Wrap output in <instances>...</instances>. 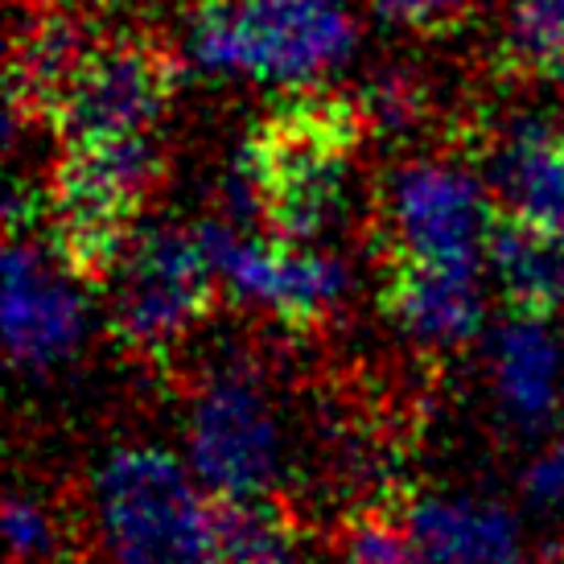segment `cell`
Instances as JSON below:
<instances>
[{
  "instance_id": "obj_19",
  "label": "cell",
  "mask_w": 564,
  "mask_h": 564,
  "mask_svg": "<svg viewBox=\"0 0 564 564\" xmlns=\"http://www.w3.org/2000/svg\"><path fill=\"white\" fill-rule=\"evenodd\" d=\"M4 540L13 552V564H42L58 549V523L30 495H9L4 502Z\"/></svg>"
},
{
  "instance_id": "obj_21",
  "label": "cell",
  "mask_w": 564,
  "mask_h": 564,
  "mask_svg": "<svg viewBox=\"0 0 564 564\" xmlns=\"http://www.w3.org/2000/svg\"><path fill=\"white\" fill-rule=\"evenodd\" d=\"M474 0H367V9L388 21L395 30L412 33H441L462 25V17L470 13Z\"/></svg>"
},
{
  "instance_id": "obj_17",
  "label": "cell",
  "mask_w": 564,
  "mask_h": 564,
  "mask_svg": "<svg viewBox=\"0 0 564 564\" xmlns=\"http://www.w3.org/2000/svg\"><path fill=\"white\" fill-rule=\"evenodd\" d=\"M502 58L523 75L564 66V0H511L502 21Z\"/></svg>"
},
{
  "instance_id": "obj_5",
  "label": "cell",
  "mask_w": 564,
  "mask_h": 564,
  "mask_svg": "<svg viewBox=\"0 0 564 564\" xmlns=\"http://www.w3.org/2000/svg\"><path fill=\"white\" fill-rule=\"evenodd\" d=\"M111 334L137 359H165L215 310L219 272L210 264L203 227L158 223L137 236L116 268Z\"/></svg>"
},
{
  "instance_id": "obj_4",
  "label": "cell",
  "mask_w": 564,
  "mask_h": 564,
  "mask_svg": "<svg viewBox=\"0 0 564 564\" xmlns=\"http://www.w3.org/2000/svg\"><path fill=\"white\" fill-rule=\"evenodd\" d=\"M161 173L165 161L153 137L63 144L50 173L46 248L83 284L111 281L141 236V210Z\"/></svg>"
},
{
  "instance_id": "obj_13",
  "label": "cell",
  "mask_w": 564,
  "mask_h": 564,
  "mask_svg": "<svg viewBox=\"0 0 564 564\" xmlns=\"http://www.w3.org/2000/svg\"><path fill=\"white\" fill-rule=\"evenodd\" d=\"M421 564H523L516 516L474 495H429L408 511Z\"/></svg>"
},
{
  "instance_id": "obj_1",
  "label": "cell",
  "mask_w": 564,
  "mask_h": 564,
  "mask_svg": "<svg viewBox=\"0 0 564 564\" xmlns=\"http://www.w3.org/2000/svg\"><path fill=\"white\" fill-rule=\"evenodd\" d=\"M367 128L359 99L322 91L284 99L239 144L227 177V223H264L268 236L314 243L343 210Z\"/></svg>"
},
{
  "instance_id": "obj_20",
  "label": "cell",
  "mask_w": 564,
  "mask_h": 564,
  "mask_svg": "<svg viewBox=\"0 0 564 564\" xmlns=\"http://www.w3.org/2000/svg\"><path fill=\"white\" fill-rule=\"evenodd\" d=\"M359 108L367 116V124L376 132H395V128H408L421 111V87L400 75V70H388L371 79V87L359 95Z\"/></svg>"
},
{
  "instance_id": "obj_7",
  "label": "cell",
  "mask_w": 564,
  "mask_h": 564,
  "mask_svg": "<svg viewBox=\"0 0 564 564\" xmlns=\"http://www.w3.org/2000/svg\"><path fill=\"white\" fill-rule=\"evenodd\" d=\"M186 466L215 499H268L284 466V433L272 395L251 371L223 367L194 392Z\"/></svg>"
},
{
  "instance_id": "obj_22",
  "label": "cell",
  "mask_w": 564,
  "mask_h": 564,
  "mask_svg": "<svg viewBox=\"0 0 564 564\" xmlns=\"http://www.w3.org/2000/svg\"><path fill=\"white\" fill-rule=\"evenodd\" d=\"M523 495L540 511H564V433L540 449L523 470Z\"/></svg>"
},
{
  "instance_id": "obj_15",
  "label": "cell",
  "mask_w": 564,
  "mask_h": 564,
  "mask_svg": "<svg viewBox=\"0 0 564 564\" xmlns=\"http://www.w3.org/2000/svg\"><path fill=\"white\" fill-rule=\"evenodd\" d=\"M561 346L544 322L516 317L495 343V392L499 408L519 429H540L561 408Z\"/></svg>"
},
{
  "instance_id": "obj_16",
  "label": "cell",
  "mask_w": 564,
  "mask_h": 564,
  "mask_svg": "<svg viewBox=\"0 0 564 564\" xmlns=\"http://www.w3.org/2000/svg\"><path fill=\"white\" fill-rule=\"evenodd\" d=\"M219 564H301L293 519L268 499H215Z\"/></svg>"
},
{
  "instance_id": "obj_11",
  "label": "cell",
  "mask_w": 564,
  "mask_h": 564,
  "mask_svg": "<svg viewBox=\"0 0 564 564\" xmlns=\"http://www.w3.org/2000/svg\"><path fill=\"white\" fill-rule=\"evenodd\" d=\"M383 310L412 343L433 350L466 346L486 317L478 264H433L395 256L383 281Z\"/></svg>"
},
{
  "instance_id": "obj_12",
  "label": "cell",
  "mask_w": 564,
  "mask_h": 564,
  "mask_svg": "<svg viewBox=\"0 0 564 564\" xmlns=\"http://www.w3.org/2000/svg\"><path fill=\"white\" fill-rule=\"evenodd\" d=\"M482 186L499 215L564 236V128L535 116L499 128Z\"/></svg>"
},
{
  "instance_id": "obj_23",
  "label": "cell",
  "mask_w": 564,
  "mask_h": 564,
  "mask_svg": "<svg viewBox=\"0 0 564 564\" xmlns=\"http://www.w3.org/2000/svg\"><path fill=\"white\" fill-rule=\"evenodd\" d=\"M83 4H95V9H120L128 0H83Z\"/></svg>"
},
{
  "instance_id": "obj_6",
  "label": "cell",
  "mask_w": 564,
  "mask_h": 564,
  "mask_svg": "<svg viewBox=\"0 0 564 564\" xmlns=\"http://www.w3.org/2000/svg\"><path fill=\"white\" fill-rule=\"evenodd\" d=\"M177 83L182 58H173L158 37L116 33L87 46L54 99L46 124L63 137V144L153 137Z\"/></svg>"
},
{
  "instance_id": "obj_18",
  "label": "cell",
  "mask_w": 564,
  "mask_h": 564,
  "mask_svg": "<svg viewBox=\"0 0 564 564\" xmlns=\"http://www.w3.org/2000/svg\"><path fill=\"white\" fill-rule=\"evenodd\" d=\"M338 564H421V556L408 532V519L383 507H367L343 528Z\"/></svg>"
},
{
  "instance_id": "obj_24",
  "label": "cell",
  "mask_w": 564,
  "mask_h": 564,
  "mask_svg": "<svg viewBox=\"0 0 564 564\" xmlns=\"http://www.w3.org/2000/svg\"><path fill=\"white\" fill-rule=\"evenodd\" d=\"M556 83H561V91H564V66H561V70H556Z\"/></svg>"
},
{
  "instance_id": "obj_9",
  "label": "cell",
  "mask_w": 564,
  "mask_h": 564,
  "mask_svg": "<svg viewBox=\"0 0 564 564\" xmlns=\"http://www.w3.org/2000/svg\"><path fill=\"white\" fill-rule=\"evenodd\" d=\"M388 219L395 256L482 268L486 239L499 210L474 173L445 161H412L392 177Z\"/></svg>"
},
{
  "instance_id": "obj_14",
  "label": "cell",
  "mask_w": 564,
  "mask_h": 564,
  "mask_svg": "<svg viewBox=\"0 0 564 564\" xmlns=\"http://www.w3.org/2000/svg\"><path fill=\"white\" fill-rule=\"evenodd\" d=\"M486 264L516 317L549 322L564 314V236L499 215L486 239Z\"/></svg>"
},
{
  "instance_id": "obj_3",
  "label": "cell",
  "mask_w": 564,
  "mask_h": 564,
  "mask_svg": "<svg viewBox=\"0 0 564 564\" xmlns=\"http://www.w3.org/2000/svg\"><path fill=\"white\" fill-rule=\"evenodd\" d=\"M91 499L104 564H219L215 495L170 449H111Z\"/></svg>"
},
{
  "instance_id": "obj_8",
  "label": "cell",
  "mask_w": 564,
  "mask_h": 564,
  "mask_svg": "<svg viewBox=\"0 0 564 564\" xmlns=\"http://www.w3.org/2000/svg\"><path fill=\"white\" fill-rule=\"evenodd\" d=\"M219 284L284 326H317L343 305L350 272L338 256L281 236H243L236 223H203Z\"/></svg>"
},
{
  "instance_id": "obj_10",
  "label": "cell",
  "mask_w": 564,
  "mask_h": 564,
  "mask_svg": "<svg viewBox=\"0 0 564 564\" xmlns=\"http://www.w3.org/2000/svg\"><path fill=\"white\" fill-rule=\"evenodd\" d=\"M79 276L50 248L9 236L4 251V346L21 371H50L83 343L87 301Z\"/></svg>"
},
{
  "instance_id": "obj_2",
  "label": "cell",
  "mask_w": 564,
  "mask_h": 564,
  "mask_svg": "<svg viewBox=\"0 0 564 564\" xmlns=\"http://www.w3.org/2000/svg\"><path fill=\"white\" fill-rule=\"evenodd\" d=\"M359 46L346 0H198L186 25V63L210 79H256L314 91Z\"/></svg>"
}]
</instances>
